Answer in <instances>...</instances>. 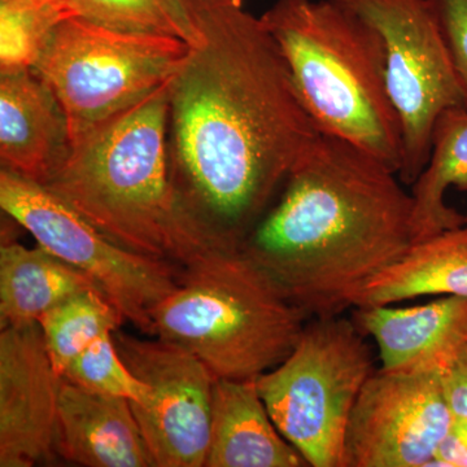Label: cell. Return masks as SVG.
<instances>
[{
	"instance_id": "cell-1",
	"label": "cell",
	"mask_w": 467,
	"mask_h": 467,
	"mask_svg": "<svg viewBox=\"0 0 467 467\" xmlns=\"http://www.w3.org/2000/svg\"><path fill=\"white\" fill-rule=\"evenodd\" d=\"M193 5L202 38L169 82V167L205 232L242 247L321 131L260 17L242 0Z\"/></svg>"
},
{
	"instance_id": "cell-2",
	"label": "cell",
	"mask_w": 467,
	"mask_h": 467,
	"mask_svg": "<svg viewBox=\"0 0 467 467\" xmlns=\"http://www.w3.org/2000/svg\"><path fill=\"white\" fill-rule=\"evenodd\" d=\"M370 153L319 133L242 243L309 318L355 308L413 244V196Z\"/></svg>"
},
{
	"instance_id": "cell-3",
	"label": "cell",
	"mask_w": 467,
	"mask_h": 467,
	"mask_svg": "<svg viewBox=\"0 0 467 467\" xmlns=\"http://www.w3.org/2000/svg\"><path fill=\"white\" fill-rule=\"evenodd\" d=\"M169 82L79 140L45 187L110 241L183 266L230 247L192 216L171 181Z\"/></svg>"
},
{
	"instance_id": "cell-4",
	"label": "cell",
	"mask_w": 467,
	"mask_h": 467,
	"mask_svg": "<svg viewBox=\"0 0 467 467\" xmlns=\"http://www.w3.org/2000/svg\"><path fill=\"white\" fill-rule=\"evenodd\" d=\"M260 18L318 130L355 144L399 175L401 125L376 27L337 0H278Z\"/></svg>"
},
{
	"instance_id": "cell-5",
	"label": "cell",
	"mask_w": 467,
	"mask_h": 467,
	"mask_svg": "<svg viewBox=\"0 0 467 467\" xmlns=\"http://www.w3.org/2000/svg\"><path fill=\"white\" fill-rule=\"evenodd\" d=\"M309 319L242 247L218 248L181 266L150 313V337L190 350L216 378L248 380L281 364Z\"/></svg>"
},
{
	"instance_id": "cell-6",
	"label": "cell",
	"mask_w": 467,
	"mask_h": 467,
	"mask_svg": "<svg viewBox=\"0 0 467 467\" xmlns=\"http://www.w3.org/2000/svg\"><path fill=\"white\" fill-rule=\"evenodd\" d=\"M355 322L310 318L290 355L256 378L278 431L312 467H344L352 409L373 376V350Z\"/></svg>"
},
{
	"instance_id": "cell-7",
	"label": "cell",
	"mask_w": 467,
	"mask_h": 467,
	"mask_svg": "<svg viewBox=\"0 0 467 467\" xmlns=\"http://www.w3.org/2000/svg\"><path fill=\"white\" fill-rule=\"evenodd\" d=\"M190 46L171 36L61 21L32 67L57 98L72 146L168 84Z\"/></svg>"
},
{
	"instance_id": "cell-8",
	"label": "cell",
	"mask_w": 467,
	"mask_h": 467,
	"mask_svg": "<svg viewBox=\"0 0 467 467\" xmlns=\"http://www.w3.org/2000/svg\"><path fill=\"white\" fill-rule=\"evenodd\" d=\"M0 207L36 244L88 276L125 322L152 335L150 313L177 288L181 266L117 244L57 193L5 168Z\"/></svg>"
},
{
	"instance_id": "cell-9",
	"label": "cell",
	"mask_w": 467,
	"mask_h": 467,
	"mask_svg": "<svg viewBox=\"0 0 467 467\" xmlns=\"http://www.w3.org/2000/svg\"><path fill=\"white\" fill-rule=\"evenodd\" d=\"M382 36L389 97L400 119L399 178L413 186L429 162L444 110L466 107L465 92L429 0H337Z\"/></svg>"
},
{
	"instance_id": "cell-10",
	"label": "cell",
	"mask_w": 467,
	"mask_h": 467,
	"mask_svg": "<svg viewBox=\"0 0 467 467\" xmlns=\"http://www.w3.org/2000/svg\"><path fill=\"white\" fill-rule=\"evenodd\" d=\"M113 340L149 387V402L131 408L156 467L204 466L216 377L190 350L161 337L142 339L117 328Z\"/></svg>"
},
{
	"instance_id": "cell-11",
	"label": "cell",
	"mask_w": 467,
	"mask_h": 467,
	"mask_svg": "<svg viewBox=\"0 0 467 467\" xmlns=\"http://www.w3.org/2000/svg\"><path fill=\"white\" fill-rule=\"evenodd\" d=\"M441 371H374L350 413L344 467H429L453 422Z\"/></svg>"
},
{
	"instance_id": "cell-12",
	"label": "cell",
	"mask_w": 467,
	"mask_h": 467,
	"mask_svg": "<svg viewBox=\"0 0 467 467\" xmlns=\"http://www.w3.org/2000/svg\"><path fill=\"white\" fill-rule=\"evenodd\" d=\"M61 382L41 325L2 328L0 467L57 462L55 439Z\"/></svg>"
},
{
	"instance_id": "cell-13",
	"label": "cell",
	"mask_w": 467,
	"mask_h": 467,
	"mask_svg": "<svg viewBox=\"0 0 467 467\" xmlns=\"http://www.w3.org/2000/svg\"><path fill=\"white\" fill-rule=\"evenodd\" d=\"M63 107L33 69L0 70L2 168L45 186L72 152Z\"/></svg>"
},
{
	"instance_id": "cell-14",
	"label": "cell",
	"mask_w": 467,
	"mask_h": 467,
	"mask_svg": "<svg viewBox=\"0 0 467 467\" xmlns=\"http://www.w3.org/2000/svg\"><path fill=\"white\" fill-rule=\"evenodd\" d=\"M353 322L379 350L380 370L441 371L467 344V297L442 296L423 306H359Z\"/></svg>"
},
{
	"instance_id": "cell-15",
	"label": "cell",
	"mask_w": 467,
	"mask_h": 467,
	"mask_svg": "<svg viewBox=\"0 0 467 467\" xmlns=\"http://www.w3.org/2000/svg\"><path fill=\"white\" fill-rule=\"evenodd\" d=\"M58 461L86 467H156L131 401L61 382Z\"/></svg>"
},
{
	"instance_id": "cell-16",
	"label": "cell",
	"mask_w": 467,
	"mask_h": 467,
	"mask_svg": "<svg viewBox=\"0 0 467 467\" xmlns=\"http://www.w3.org/2000/svg\"><path fill=\"white\" fill-rule=\"evenodd\" d=\"M205 467H306L278 431L261 399L256 379L216 378Z\"/></svg>"
},
{
	"instance_id": "cell-17",
	"label": "cell",
	"mask_w": 467,
	"mask_h": 467,
	"mask_svg": "<svg viewBox=\"0 0 467 467\" xmlns=\"http://www.w3.org/2000/svg\"><path fill=\"white\" fill-rule=\"evenodd\" d=\"M420 296L467 297V223L414 242L365 285L355 308Z\"/></svg>"
},
{
	"instance_id": "cell-18",
	"label": "cell",
	"mask_w": 467,
	"mask_h": 467,
	"mask_svg": "<svg viewBox=\"0 0 467 467\" xmlns=\"http://www.w3.org/2000/svg\"><path fill=\"white\" fill-rule=\"evenodd\" d=\"M86 291L99 290L41 245L12 242L0 247V327L38 324L48 310Z\"/></svg>"
},
{
	"instance_id": "cell-19",
	"label": "cell",
	"mask_w": 467,
	"mask_h": 467,
	"mask_svg": "<svg viewBox=\"0 0 467 467\" xmlns=\"http://www.w3.org/2000/svg\"><path fill=\"white\" fill-rule=\"evenodd\" d=\"M411 187L413 243L467 223L465 214L445 202L450 187L467 192L466 107L450 109L439 116L429 162Z\"/></svg>"
},
{
	"instance_id": "cell-20",
	"label": "cell",
	"mask_w": 467,
	"mask_h": 467,
	"mask_svg": "<svg viewBox=\"0 0 467 467\" xmlns=\"http://www.w3.org/2000/svg\"><path fill=\"white\" fill-rule=\"evenodd\" d=\"M70 16L117 32L171 36L195 47L202 34L193 0H64Z\"/></svg>"
},
{
	"instance_id": "cell-21",
	"label": "cell",
	"mask_w": 467,
	"mask_h": 467,
	"mask_svg": "<svg viewBox=\"0 0 467 467\" xmlns=\"http://www.w3.org/2000/svg\"><path fill=\"white\" fill-rule=\"evenodd\" d=\"M124 322L115 306L99 291H86L48 310L38 324L52 364L63 376L82 350L101 335L121 327Z\"/></svg>"
},
{
	"instance_id": "cell-22",
	"label": "cell",
	"mask_w": 467,
	"mask_h": 467,
	"mask_svg": "<svg viewBox=\"0 0 467 467\" xmlns=\"http://www.w3.org/2000/svg\"><path fill=\"white\" fill-rule=\"evenodd\" d=\"M67 17L64 0H0V70L32 69Z\"/></svg>"
},
{
	"instance_id": "cell-23",
	"label": "cell",
	"mask_w": 467,
	"mask_h": 467,
	"mask_svg": "<svg viewBox=\"0 0 467 467\" xmlns=\"http://www.w3.org/2000/svg\"><path fill=\"white\" fill-rule=\"evenodd\" d=\"M61 377L88 391L128 399L133 404L146 405L150 400L149 387L131 373L119 356L113 331L82 350Z\"/></svg>"
},
{
	"instance_id": "cell-24",
	"label": "cell",
	"mask_w": 467,
	"mask_h": 467,
	"mask_svg": "<svg viewBox=\"0 0 467 467\" xmlns=\"http://www.w3.org/2000/svg\"><path fill=\"white\" fill-rule=\"evenodd\" d=\"M467 99V0H429Z\"/></svg>"
},
{
	"instance_id": "cell-25",
	"label": "cell",
	"mask_w": 467,
	"mask_h": 467,
	"mask_svg": "<svg viewBox=\"0 0 467 467\" xmlns=\"http://www.w3.org/2000/svg\"><path fill=\"white\" fill-rule=\"evenodd\" d=\"M441 384L453 417L467 420V344L441 371Z\"/></svg>"
},
{
	"instance_id": "cell-26",
	"label": "cell",
	"mask_w": 467,
	"mask_h": 467,
	"mask_svg": "<svg viewBox=\"0 0 467 467\" xmlns=\"http://www.w3.org/2000/svg\"><path fill=\"white\" fill-rule=\"evenodd\" d=\"M430 467H467V420L454 417Z\"/></svg>"
},
{
	"instance_id": "cell-27",
	"label": "cell",
	"mask_w": 467,
	"mask_h": 467,
	"mask_svg": "<svg viewBox=\"0 0 467 467\" xmlns=\"http://www.w3.org/2000/svg\"><path fill=\"white\" fill-rule=\"evenodd\" d=\"M466 218H467V212H466V214H465Z\"/></svg>"
}]
</instances>
